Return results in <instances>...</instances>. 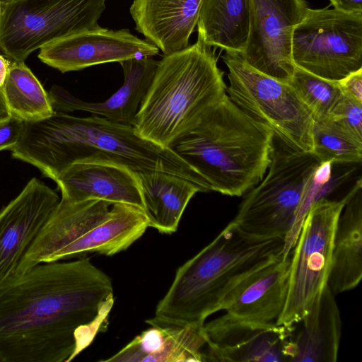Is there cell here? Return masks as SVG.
<instances>
[{
    "mask_svg": "<svg viewBox=\"0 0 362 362\" xmlns=\"http://www.w3.org/2000/svg\"><path fill=\"white\" fill-rule=\"evenodd\" d=\"M223 71L202 40L164 55L132 126L144 139L170 148L226 93Z\"/></svg>",
    "mask_w": 362,
    "mask_h": 362,
    "instance_id": "cell-5",
    "label": "cell"
},
{
    "mask_svg": "<svg viewBox=\"0 0 362 362\" xmlns=\"http://www.w3.org/2000/svg\"><path fill=\"white\" fill-rule=\"evenodd\" d=\"M296 66L339 81L362 69V13L308 8L292 37Z\"/></svg>",
    "mask_w": 362,
    "mask_h": 362,
    "instance_id": "cell-10",
    "label": "cell"
},
{
    "mask_svg": "<svg viewBox=\"0 0 362 362\" xmlns=\"http://www.w3.org/2000/svg\"><path fill=\"white\" fill-rule=\"evenodd\" d=\"M106 0H1L0 52L24 62L34 51L100 27Z\"/></svg>",
    "mask_w": 362,
    "mask_h": 362,
    "instance_id": "cell-8",
    "label": "cell"
},
{
    "mask_svg": "<svg viewBox=\"0 0 362 362\" xmlns=\"http://www.w3.org/2000/svg\"><path fill=\"white\" fill-rule=\"evenodd\" d=\"M361 182V179L357 180L339 200L322 197L309 209L291 250L287 297L276 324L290 327L296 323L327 284L337 221Z\"/></svg>",
    "mask_w": 362,
    "mask_h": 362,
    "instance_id": "cell-9",
    "label": "cell"
},
{
    "mask_svg": "<svg viewBox=\"0 0 362 362\" xmlns=\"http://www.w3.org/2000/svg\"><path fill=\"white\" fill-rule=\"evenodd\" d=\"M272 146V132L226 93L170 148L198 173L209 192L240 197L265 175Z\"/></svg>",
    "mask_w": 362,
    "mask_h": 362,
    "instance_id": "cell-4",
    "label": "cell"
},
{
    "mask_svg": "<svg viewBox=\"0 0 362 362\" xmlns=\"http://www.w3.org/2000/svg\"><path fill=\"white\" fill-rule=\"evenodd\" d=\"M332 164L273 137L267 175L246 192L233 220L252 235L284 238V257L294 247L309 209L330 177Z\"/></svg>",
    "mask_w": 362,
    "mask_h": 362,
    "instance_id": "cell-6",
    "label": "cell"
},
{
    "mask_svg": "<svg viewBox=\"0 0 362 362\" xmlns=\"http://www.w3.org/2000/svg\"><path fill=\"white\" fill-rule=\"evenodd\" d=\"M1 90L11 115L22 121L41 119L54 112L48 93L24 62L11 60Z\"/></svg>",
    "mask_w": 362,
    "mask_h": 362,
    "instance_id": "cell-26",
    "label": "cell"
},
{
    "mask_svg": "<svg viewBox=\"0 0 362 362\" xmlns=\"http://www.w3.org/2000/svg\"><path fill=\"white\" fill-rule=\"evenodd\" d=\"M284 238L250 234L233 221L193 257L181 265L155 316L204 325L223 310L230 296L253 274L284 257Z\"/></svg>",
    "mask_w": 362,
    "mask_h": 362,
    "instance_id": "cell-3",
    "label": "cell"
},
{
    "mask_svg": "<svg viewBox=\"0 0 362 362\" xmlns=\"http://www.w3.org/2000/svg\"><path fill=\"white\" fill-rule=\"evenodd\" d=\"M288 84L309 109L314 120L329 116L344 94L338 81L320 78L297 66Z\"/></svg>",
    "mask_w": 362,
    "mask_h": 362,
    "instance_id": "cell-28",
    "label": "cell"
},
{
    "mask_svg": "<svg viewBox=\"0 0 362 362\" xmlns=\"http://www.w3.org/2000/svg\"><path fill=\"white\" fill-rule=\"evenodd\" d=\"M159 49L128 29L98 28L83 31L53 42L40 49L38 58L62 73L94 65L152 57Z\"/></svg>",
    "mask_w": 362,
    "mask_h": 362,
    "instance_id": "cell-13",
    "label": "cell"
},
{
    "mask_svg": "<svg viewBox=\"0 0 362 362\" xmlns=\"http://www.w3.org/2000/svg\"><path fill=\"white\" fill-rule=\"evenodd\" d=\"M14 158L38 168L56 182L74 163L100 159L124 165L134 173L162 171L185 178L202 192L208 187L198 173L170 148H163L137 134L132 125L91 115L80 117L62 112L23 123Z\"/></svg>",
    "mask_w": 362,
    "mask_h": 362,
    "instance_id": "cell-2",
    "label": "cell"
},
{
    "mask_svg": "<svg viewBox=\"0 0 362 362\" xmlns=\"http://www.w3.org/2000/svg\"><path fill=\"white\" fill-rule=\"evenodd\" d=\"M313 154L322 163H360L362 141L356 139L329 116L314 120Z\"/></svg>",
    "mask_w": 362,
    "mask_h": 362,
    "instance_id": "cell-27",
    "label": "cell"
},
{
    "mask_svg": "<svg viewBox=\"0 0 362 362\" xmlns=\"http://www.w3.org/2000/svg\"><path fill=\"white\" fill-rule=\"evenodd\" d=\"M123 85L102 102L82 100L64 88L53 86L48 92L54 112L84 111L110 121L132 125L156 73L158 61L151 57L129 59L119 62Z\"/></svg>",
    "mask_w": 362,
    "mask_h": 362,
    "instance_id": "cell-18",
    "label": "cell"
},
{
    "mask_svg": "<svg viewBox=\"0 0 362 362\" xmlns=\"http://www.w3.org/2000/svg\"><path fill=\"white\" fill-rule=\"evenodd\" d=\"M149 327L103 362L206 361L204 325H184L154 316Z\"/></svg>",
    "mask_w": 362,
    "mask_h": 362,
    "instance_id": "cell-16",
    "label": "cell"
},
{
    "mask_svg": "<svg viewBox=\"0 0 362 362\" xmlns=\"http://www.w3.org/2000/svg\"><path fill=\"white\" fill-rule=\"evenodd\" d=\"M325 285L310 310L289 327L288 361L335 362L341 333L339 310Z\"/></svg>",
    "mask_w": 362,
    "mask_h": 362,
    "instance_id": "cell-19",
    "label": "cell"
},
{
    "mask_svg": "<svg viewBox=\"0 0 362 362\" xmlns=\"http://www.w3.org/2000/svg\"><path fill=\"white\" fill-rule=\"evenodd\" d=\"M308 8L304 0H250V28L240 54L258 71L288 83L295 69L293 33Z\"/></svg>",
    "mask_w": 362,
    "mask_h": 362,
    "instance_id": "cell-11",
    "label": "cell"
},
{
    "mask_svg": "<svg viewBox=\"0 0 362 362\" xmlns=\"http://www.w3.org/2000/svg\"><path fill=\"white\" fill-rule=\"evenodd\" d=\"M329 117L352 136L362 141V103L344 93Z\"/></svg>",
    "mask_w": 362,
    "mask_h": 362,
    "instance_id": "cell-29",
    "label": "cell"
},
{
    "mask_svg": "<svg viewBox=\"0 0 362 362\" xmlns=\"http://www.w3.org/2000/svg\"><path fill=\"white\" fill-rule=\"evenodd\" d=\"M198 38L206 45L242 53L250 28V0H202Z\"/></svg>",
    "mask_w": 362,
    "mask_h": 362,
    "instance_id": "cell-25",
    "label": "cell"
},
{
    "mask_svg": "<svg viewBox=\"0 0 362 362\" xmlns=\"http://www.w3.org/2000/svg\"><path fill=\"white\" fill-rule=\"evenodd\" d=\"M111 278L89 257L39 264L0 286V362H69L107 330Z\"/></svg>",
    "mask_w": 362,
    "mask_h": 362,
    "instance_id": "cell-1",
    "label": "cell"
},
{
    "mask_svg": "<svg viewBox=\"0 0 362 362\" xmlns=\"http://www.w3.org/2000/svg\"><path fill=\"white\" fill-rule=\"evenodd\" d=\"M362 278L361 182L346 202L335 229L327 285L334 295L352 290Z\"/></svg>",
    "mask_w": 362,
    "mask_h": 362,
    "instance_id": "cell-22",
    "label": "cell"
},
{
    "mask_svg": "<svg viewBox=\"0 0 362 362\" xmlns=\"http://www.w3.org/2000/svg\"><path fill=\"white\" fill-rule=\"evenodd\" d=\"M291 253L244 281L226 301L223 310L239 319L276 323L285 305Z\"/></svg>",
    "mask_w": 362,
    "mask_h": 362,
    "instance_id": "cell-21",
    "label": "cell"
},
{
    "mask_svg": "<svg viewBox=\"0 0 362 362\" xmlns=\"http://www.w3.org/2000/svg\"><path fill=\"white\" fill-rule=\"evenodd\" d=\"M10 64L11 59L5 55L0 54V89L4 84Z\"/></svg>",
    "mask_w": 362,
    "mask_h": 362,
    "instance_id": "cell-33",
    "label": "cell"
},
{
    "mask_svg": "<svg viewBox=\"0 0 362 362\" xmlns=\"http://www.w3.org/2000/svg\"><path fill=\"white\" fill-rule=\"evenodd\" d=\"M226 93L249 117L288 146L313 153V117L293 88L247 64L241 54L226 52Z\"/></svg>",
    "mask_w": 362,
    "mask_h": 362,
    "instance_id": "cell-7",
    "label": "cell"
},
{
    "mask_svg": "<svg viewBox=\"0 0 362 362\" xmlns=\"http://www.w3.org/2000/svg\"><path fill=\"white\" fill-rule=\"evenodd\" d=\"M334 8L344 13H362V0H329Z\"/></svg>",
    "mask_w": 362,
    "mask_h": 362,
    "instance_id": "cell-32",
    "label": "cell"
},
{
    "mask_svg": "<svg viewBox=\"0 0 362 362\" xmlns=\"http://www.w3.org/2000/svg\"><path fill=\"white\" fill-rule=\"evenodd\" d=\"M148 227L144 210L128 204L114 203L106 220L60 251L55 261L86 252L112 256L129 247Z\"/></svg>",
    "mask_w": 362,
    "mask_h": 362,
    "instance_id": "cell-23",
    "label": "cell"
},
{
    "mask_svg": "<svg viewBox=\"0 0 362 362\" xmlns=\"http://www.w3.org/2000/svg\"><path fill=\"white\" fill-rule=\"evenodd\" d=\"M12 117L6 103L4 94L0 89V124L8 121Z\"/></svg>",
    "mask_w": 362,
    "mask_h": 362,
    "instance_id": "cell-34",
    "label": "cell"
},
{
    "mask_svg": "<svg viewBox=\"0 0 362 362\" xmlns=\"http://www.w3.org/2000/svg\"><path fill=\"white\" fill-rule=\"evenodd\" d=\"M1 1V0H0Z\"/></svg>",
    "mask_w": 362,
    "mask_h": 362,
    "instance_id": "cell-35",
    "label": "cell"
},
{
    "mask_svg": "<svg viewBox=\"0 0 362 362\" xmlns=\"http://www.w3.org/2000/svg\"><path fill=\"white\" fill-rule=\"evenodd\" d=\"M206 361H288L290 329L276 323L245 320L228 313L204 325Z\"/></svg>",
    "mask_w": 362,
    "mask_h": 362,
    "instance_id": "cell-12",
    "label": "cell"
},
{
    "mask_svg": "<svg viewBox=\"0 0 362 362\" xmlns=\"http://www.w3.org/2000/svg\"><path fill=\"white\" fill-rule=\"evenodd\" d=\"M338 82L346 95L362 103V69L349 74Z\"/></svg>",
    "mask_w": 362,
    "mask_h": 362,
    "instance_id": "cell-31",
    "label": "cell"
},
{
    "mask_svg": "<svg viewBox=\"0 0 362 362\" xmlns=\"http://www.w3.org/2000/svg\"><path fill=\"white\" fill-rule=\"evenodd\" d=\"M141 188L149 227L165 234L175 233L182 214L201 188L192 182L162 171L135 173Z\"/></svg>",
    "mask_w": 362,
    "mask_h": 362,
    "instance_id": "cell-24",
    "label": "cell"
},
{
    "mask_svg": "<svg viewBox=\"0 0 362 362\" xmlns=\"http://www.w3.org/2000/svg\"><path fill=\"white\" fill-rule=\"evenodd\" d=\"M59 200L55 191L33 177L0 211V286L13 276Z\"/></svg>",
    "mask_w": 362,
    "mask_h": 362,
    "instance_id": "cell-14",
    "label": "cell"
},
{
    "mask_svg": "<svg viewBox=\"0 0 362 362\" xmlns=\"http://www.w3.org/2000/svg\"><path fill=\"white\" fill-rule=\"evenodd\" d=\"M111 205L99 199L71 202L61 199L23 257L13 276L39 264L55 262L60 251L109 217Z\"/></svg>",
    "mask_w": 362,
    "mask_h": 362,
    "instance_id": "cell-17",
    "label": "cell"
},
{
    "mask_svg": "<svg viewBox=\"0 0 362 362\" xmlns=\"http://www.w3.org/2000/svg\"><path fill=\"white\" fill-rule=\"evenodd\" d=\"M23 121L12 116L8 121L0 124V151L11 150L18 141Z\"/></svg>",
    "mask_w": 362,
    "mask_h": 362,
    "instance_id": "cell-30",
    "label": "cell"
},
{
    "mask_svg": "<svg viewBox=\"0 0 362 362\" xmlns=\"http://www.w3.org/2000/svg\"><path fill=\"white\" fill-rule=\"evenodd\" d=\"M55 182L61 199L71 202L99 199L144 209L136 173L119 163L100 159L80 160L65 168Z\"/></svg>",
    "mask_w": 362,
    "mask_h": 362,
    "instance_id": "cell-15",
    "label": "cell"
},
{
    "mask_svg": "<svg viewBox=\"0 0 362 362\" xmlns=\"http://www.w3.org/2000/svg\"><path fill=\"white\" fill-rule=\"evenodd\" d=\"M202 0H134L129 12L135 29L164 55L189 45Z\"/></svg>",
    "mask_w": 362,
    "mask_h": 362,
    "instance_id": "cell-20",
    "label": "cell"
}]
</instances>
